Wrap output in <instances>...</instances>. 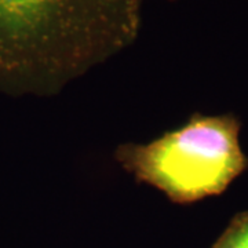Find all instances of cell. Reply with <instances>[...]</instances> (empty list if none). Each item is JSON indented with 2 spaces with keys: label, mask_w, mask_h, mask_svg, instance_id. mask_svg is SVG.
Returning <instances> with one entry per match:
<instances>
[{
  "label": "cell",
  "mask_w": 248,
  "mask_h": 248,
  "mask_svg": "<svg viewBox=\"0 0 248 248\" xmlns=\"http://www.w3.org/2000/svg\"><path fill=\"white\" fill-rule=\"evenodd\" d=\"M142 0H0V94L51 97L133 46Z\"/></svg>",
  "instance_id": "cell-1"
},
{
  "label": "cell",
  "mask_w": 248,
  "mask_h": 248,
  "mask_svg": "<svg viewBox=\"0 0 248 248\" xmlns=\"http://www.w3.org/2000/svg\"><path fill=\"white\" fill-rule=\"evenodd\" d=\"M233 115H193L178 130L149 143H122L115 160L137 181L171 202L189 204L221 195L247 169Z\"/></svg>",
  "instance_id": "cell-2"
},
{
  "label": "cell",
  "mask_w": 248,
  "mask_h": 248,
  "mask_svg": "<svg viewBox=\"0 0 248 248\" xmlns=\"http://www.w3.org/2000/svg\"><path fill=\"white\" fill-rule=\"evenodd\" d=\"M211 248H248V211L234 215Z\"/></svg>",
  "instance_id": "cell-3"
},
{
  "label": "cell",
  "mask_w": 248,
  "mask_h": 248,
  "mask_svg": "<svg viewBox=\"0 0 248 248\" xmlns=\"http://www.w3.org/2000/svg\"><path fill=\"white\" fill-rule=\"evenodd\" d=\"M169 1H177V0H169Z\"/></svg>",
  "instance_id": "cell-4"
}]
</instances>
